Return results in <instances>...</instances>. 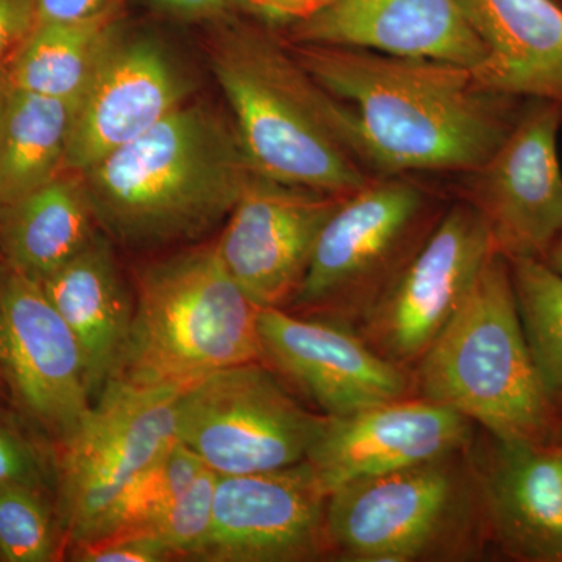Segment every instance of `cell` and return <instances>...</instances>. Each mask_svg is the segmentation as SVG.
<instances>
[{
  "label": "cell",
  "instance_id": "obj_24",
  "mask_svg": "<svg viewBox=\"0 0 562 562\" xmlns=\"http://www.w3.org/2000/svg\"><path fill=\"white\" fill-rule=\"evenodd\" d=\"M120 20L35 22L7 66L10 87L76 105Z\"/></svg>",
  "mask_w": 562,
  "mask_h": 562
},
{
  "label": "cell",
  "instance_id": "obj_39",
  "mask_svg": "<svg viewBox=\"0 0 562 562\" xmlns=\"http://www.w3.org/2000/svg\"><path fill=\"white\" fill-rule=\"evenodd\" d=\"M0 380H2V376H0Z\"/></svg>",
  "mask_w": 562,
  "mask_h": 562
},
{
  "label": "cell",
  "instance_id": "obj_6",
  "mask_svg": "<svg viewBox=\"0 0 562 562\" xmlns=\"http://www.w3.org/2000/svg\"><path fill=\"white\" fill-rule=\"evenodd\" d=\"M471 446L333 491L325 509L328 560L425 562L486 557L490 535Z\"/></svg>",
  "mask_w": 562,
  "mask_h": 562
},
{
  "label": "cell",
  "instance_id": "obj_22",
  "mask_svg": "<svg viewBox=\"0 0 562 562\" xmlns=\"http://www.w3.org/2000/svg\"><path fill=\"white\" fill-rule=\"evenodd\" d=\"M99 232L81 173L63 172L0 209L2 261L40 283L87 249Z\"/></svg>",
  "mask_w": 562,
  "mask_h": 562
},
{
  "label": "cell",
  "instance_id": "obj_9",
  "mask_svg": "<svg viewBox=\"0 0 562 562\" xmlns=\"http://www.w3.org/2000/svg\"><path fill=\"white\" fill-rule=\"evenodd\" d=\"M181 391L111 382L60 446L58 522L68 546L81 541L124 487L179 442Z\"/></svg>",
  "mask_w": 562,
  "mask_h": 562
},
{
  "label": "cell",
  "instance_id": "obj_35",
  "mask_svg": "<svg viewBox=\"0 0 562 562\" xmlns=\"http://www.w3.org/2000/svg\"><path fill=\"white\" fill-rule=\"evenodd\" d=\"M546 262L547 265L552 266L554 271L562 273V232L561 235L558 236L557 243L553 244L552 250H550Z\"/></svg>",
  "mask_w": 562,
  "mask_h": 562
},
{
  "label": "cell",
  "instance_id": "obj_12",
  "mask_svg": "<svg viewBox=\"0 0 562 562\" xmlns=\"http://www.w3.org/2000/svg\"><path fill=\"white\" fill-rule=\"evenodd\" d=\"M0 376L25 416L58 447L92 408L83 358L40 281L0 260Z\"/></svg>",
  "mask_w": 562,
  "mask_h": 562
},
{
  "label": "cell",
  "instance_id": "obj_37",
  "mask_svg": "<svg viewBox=\"0 0 562 562\" xmlns=\"http://www.w3.org/2000/svg\"><path fill=\"white\" fill-rule=\"evenodd\" d=\"M553 443H554V447H557L558 457H560L561 471H562V419L560 422V425H558L557 432H554Z\"/></svg>",
  "mask_w": 562,
  "mask_h": 562
},
{
  "label": "cell",
  "instance_id": "obj_11",
  "mask_svg": "<svg viewBox=\"0 0 562 562\" xmlns=\"http://www.w3.org/2000/svg\"><path fill=\"white\" fill-rule=\"evenodd\" d=\"M494 254L482 217L453 199L424 249L355 330L376 353L413 372Z\"/></svg>",
  "mask_w": 562,
  "mask_h": 562
},
{
  "label": "cell",
  "instance_id": "obj_20",
  "mask_svg": "<svg viewBox=\"0 0 562 562\" xmlns=\"http://www.w3.org/2000/svg\"><path fill=\"white\" fill-rule=\"evenodd\" d=\"M484 47L472 68L484 87L562 110V5L558 0H458Z\"/></svg>",
  "mask_w": 562,
  "mask_h": 562
},
{
  "label": "cell",
  "instance_id": "obj_23",
  "mask_svg": "<svg viewBox=\"0 0 562 562\" xmlns=\"http://www.w3.org/2000/svg\"><path fill=\"white\" fill-rule=\"evenodd\" d=\"M72 111L74 103L9 87L0 116V209L66 172Z\"/></svg>",
  "mask_w": 562,
  "mask_h": 562
},
{
  "label": "cell",
  "instance_id": "obj_16",
  "mask_svg": "<svg viewBox=\"0 0 562 562\" xmlns=\"http://www.w3.org/2000/svg\"><path fill=\"white\" fill-rule=\"evenodd\" d=\"M328 494L306 461L277 471L217 475L203 562L328 560Z\"/></svg>",
  "mask_w": 562,
  "mask_h": 562
},
{
  "label": "cell",
  "instance_id": "obj_21",
  "mask_svg": "<svg viewBox=\"0 0 562 562\" xmlns=\"http://www.w3.org/2000/svg\"><path fill=\"white\" fill-rule=\"evenodd\" d=\"M113 246L99 232L87 249L41 281L79 342L92 403L116 379L135 308Z\"/></svg>",
  "mask_w": 562,
  "mask_h": 562
},
{
  "label": "cell",
  "instance_id": "obj_4",
  "mask_svg": "<svg viewBox=\"0 0 562 562\" xmlns=\"http://www.w3.org/2000/svg\"><path fill=\"white\" fill-rule=\"evenodd\" d=\"M127 347L113 382L187 390L210 373L261 361V306L232 279L213 244L139 268Z\"/></svg>",
  "mask_w": 562,
  "mask_h": 562
},
{
  "label": "cell",
  "instance_id": "obj_17",
  "mask_svg": "<svg viewBox=\"0 0 562 562\" xmlns=\"http://www.w3.org/2000/svg\"><path fill=\"white\" fill-rule=\"evenodd\" d=\"M475 430L453 409L409 395L349 416H325L305 461L330 495L358 480L468 449Z\"/></svg>",
  "mask_w": 562,
  "mask_h": 562
},
{
  "label": "cell",
  "instance_id": "obj_36",
  "mask_svg": "<svg viewBox=\"0 0 562 562\" xmlns=\"http://www.w3.org/2000/svg\"><path fill=\"white\" fill-rule=\"evenodd\" d=\"M9 74L5 68L0 69V116H2L3 103H5L7 92H9Z\"/></svg>",
  "mask_w": 562,
  "mask_h": 562
},
{
  "label": "cell",
  "instance_id": "obj_18",
  "mask_svg": "<svg viewBox=\"0 0 562 562\" xmlns=\"http://www.w3.org/2000/svg\"><path fill=\"white\" fill-rule=\"evenodd\" d=\"M471 458L491 549L517 562H562V471L552 441L475 432Z\"/></svg>",
  "mask_w": 562,
  "mask_h": 562
},
{
  "label": "cell",
  "instance_id": "obj_13",
  "mask_svg": "<svg viewBox=\"0 0 562 562\" xmlns=\"http://www.w3.org/2000/svg\"><path fill=\"white\" fill-rule=\"evenodd\" d=\"M258 333L261 361L324 416H349L414 395L413 372L376 353L346 325L261 308Z\"/></svg>",
  "mask_w": 562,
  "mask_h": 562
},
{
  "label": "cell",
  "instance_id": "obj_8",
  "mask_svg": "<svg viewBox=\"0 0 562 562\" xmlns=\"http://www.w3.org/2000/svg\"><path fill=\"white\" fill-rule=\"evenodd\" d=\"M324 419L265 361L210 373L177 401L179 442L217 475L277 471L305 461Z\"/></svg>",
  "mask_w": 562,
  "mask_h": 562
},
{
  "label": "cell",
  "instance_id": "obj_33",
  "mask_svg": "<svg viewBox=\"0 0 562 562\" xmlns=\"http://www.w3.org/2000/svg\"><path fill=\"white\" fill-rule=\"evenodd\" d=\"M35 22L36 0H0V69L9 66Z\"/></svg>",
  "mask_w": 562,
  "mask_h": 562
},
{
  "label": "cell",
  "instance_id": "obj_29",
  "mask_svg": "<svg viewBox=\"0 0 562 562\" xmlns=\"http://www.w3.org/2000/svg\"><path fill=\"white\" fill-rule=\"evenodd\" d=\"M21 486L47 494L57 490V458L52 460L0 409V487Z\"/></svg>",
  "mask_w": 562,
  "mask_h": 562
},
{
  "label": "cell",
  "instance_id": "obj_19",
  "mask_svg": "<svg viewBox=\"0 0 562 562\" xmlns=\"http://www.w3.org/2000/svg\"><path fill=\"white\" fill-rule=\"evenodd\" d=\"M295 44L361 47L475 68L484 47L458 0H336L279 33Z\"/></svg>",
  "mask_w": 562,
  "mask_h": 562
},
{
  "label": "cell",
  "instance_id": "obj_31",
  "mask_svg": "<svg viewBox=\"0 0 562 562\" xmlns=\"http://www.w3.org/2000/svg\"><path fill=\"white\" fill-rule=\"evenodd\" d=\"M336 0H233L235 13L281 33L312 20Z\"/></svg>",
  "mask_w": 562,
  "mask_h": 562
},
{
  "label": "cell",
  "instance_id": "obj_25",
  "mask_svg": "<svg viewBox=\"0 0 562 562\" xmlns=\"http://www.w3.org/2000/svg\"><path fill=\"white\" fill-rule=\"evenodd\" d=\"M514 294L532 360L562 419V273L536 258H513Z\"/></svg>",
  "mask_w": 562,
  "mask_h": 562
},
{
  "label": "cell",
  "instance_id": "obj_2",
  "mask_svg": "<svg viewBox=\"0 0 562 562\" xmlns=\"http://www.w3.org/2000/svg\"><path fill=\"white\" fill-rule=\"evenodd\" d=\"M257 173L232 114L187 102L81 177L111 243L161 250L224 225Z\"/></svg>",
  "mask_w": 562,
  "mask_h": 562
},
{
  "label": "cell",
  "instance_id": "obj_38",
  "mask_svg": "<svg viewBox=\"0 0 562 562\" xmlns=\"http://www.w3.org/2000/svg\"><path fill=\"white\" fill-rule=\"evenodd\" d=\"M558 2H560V3H561V5H562V0H558Z\"/></svg>",
  "mask_w": 562,
  "mask_h": 562
},
{
  "label": "cell",
  "instance_id": "obj_34",
  "mask_svg": "<svg viewBox=\"0 0 562 562\" xmlns=\"http://www.w3.org/2000/svg\"><path fill=\"white\" fill-rule=\"evenodd\" d=\"M162 10L187 21L220 22L235 13L233 0H154Z\"/></svg>",
  "mask_w": 562,
  "mask_h": 562
},
{
  "label": "cell",
  "instance_id": "obj_7",
  "mask_svg": "<svg viewBox=\"0 0 562 562\" xmlns=\"http://www.w3.org/2000/svg\"><path fill=\"white\" fill-rule=\"evenodd\" d=\"M436 179L376 176L344 198L283 310L355 330L424 249L453 202L447 181Z\"/></svg>",
  "mask_w": 562,
  "mask_h": 562
},
{
  "label": "cell",
  "instance_id": "obj_1",
  "mask_svg": "<svg viewBox=\"0 0 562 562\" xmlns=\"http://www.w3.org/2000/svg\"><path fill=\"white\" fill-rule=\"evenodd\" d=\"M284 43L325 90L355 111L379 176L450 179L475 169L501 146L525 102L490 90L457 63Z\"/></svg>",
  "mask_w": 562,
  "mask_h": 562
},
{
  "label": "cell",
  "instance_id": "obj_5",
  "mask_svg": "<svg viewBox=\"0 0 562 562\" xmlns=\"http://www.w3.org/2000/svg\"><path fill=\"white\" fill-rule=\"evenodd\" d=\"M414 395L508 441H552L560 416L532 360L512 269L494 254L468 301L413 369Z\"/></svg>",
  "mask_w": 562,
  "mask_h": 562
},
{
  "label": "cell",
  "instance_id": "obj_32",
  "mask_svg": "<svg viewBox=\"0 0 562 562\" xmlns=\"http://www.w3.org/2000/svg\"><path fill=\"white\" fill-rule=\"evenodd\" d=\"M124 0H36V22L117 20Z\"/></svg>",
  "mask_w": 562,
  "mask_h": 562
},
{
  "label": "cell",
  "instance_id": "obj_27",
  "mask_svg": "<svg viewBox=\"0 0 562 562\" xmlns=\"http://www.w3.org/2000/svg\"><path fill=\"white\" fill-rule=\"evenodd\" d=\"M44 492L0 487V558L7 562H49L58 554L57 531ZM61 530V528H60Z\"/></svg>",
  "mask_w": 562,
  "mask_h": 562
},
{
  "label": "cell",
  "instance_id": "obj_15",
  "mask_svg": "<svg viewBox=\"0 0 562 562\" xmlns=\"http://www.w3.org/2000/svg\"><path fill=\"white\" fill-rule=\"evenodd\" d=\"M192 81L150 35L117 32L74 105L65 171L83 173L190 102Z\"/></svg>",
  "mask_w": 562,
  "mask_h": 562
},
{
  "label": "cell",
  "instance_id": "obj_14",
  "mask_svg": "<svg viewBox=\"0 0 562 562\" xmlns=\"http://www.w3.org/2000/svg\"><path fill=\"white\" fill-rule=\"evenodd\" d=\"M344 198L257 173L222 225L217 257L258 306L284 308Z\"/></svg>",
  "mask_w": 562,
  "mask_h": 562
},
{
  "label": "cell",
  "instance_id": "obj_3",
  "mask_svg": "<svg viewBox=\"0 0 562 562\" xmlns=\"http://www.w3.org/2000/svg\"><path fill=\"white\" fill-rule=\"evenodd\" d=\"M233 16L220 21L210 65L255 169L338 195L379 176L349 103L325 90L279 33Z\"/></svg>",
  "mask_w": 562,
  "mask_h": 562
},
{
  "label": "cell",
  "instance_id": "obj_10",
  "mask_svg": "<svg viewBox=\"0 0 562 562\" xmlns=\"http://www.w3.org/2000/svg\"><path fill=\"white\" fill-rule=\"evenodd\" d=\"M562 110L527 99L512 131L487 160L447 179L450 194L490 228L506 260L546 261L562 232Z\"/></svg>",
  "mask_w": 562,
  "mask_h": 562
},
{
  "label": "cell",
  "instance_id": "obj_30",
  "mask_svg": "<svg viewBox=\"0 0 562 562\" xmlns=\"http://www.w3.org/2000/svg\"><path fill=\"white\" fill-rule=\"evenodd\" d=\"M70 560L79 562H165L172 553L149 532L105 536L70 546Z\"/></svg>",
  "mask_w": 562,
  "mask_h": 562
},
{
  "label": "cell",
  "instance_id": "obj_28",
  "mask_svg": "<svg viewBox=\"0 0 562 562\" xmlns=\"http://www.w3.org/2000/svg\"><path fill=\"white\" fill-rule=\"evenodd\" d=\"M216 482L217 473L205 469L157 522L136 532L155 536L172 553L173 560L199 561L213 524Z\"/></svg>",
  "mask_w": 562,
  "mask_h": 562
},
{
  "label": "cell",
  "instance_id": "obj_26",
  "mask_svg": "<svg viewBox=\"0 0 562 562\" xmlns=\"http://www.w3.org/2000/svg\"><path fill=\"white\" fill-rule=\"evenodd\" d=\"M205 469L202 461L183 443H173L168 452L162 453L124 487L79 542L147 530L179 501L180 495Z\"/></svg>",
  "mask_w": 562,
  "mask_h": 562
}]
</instances>
